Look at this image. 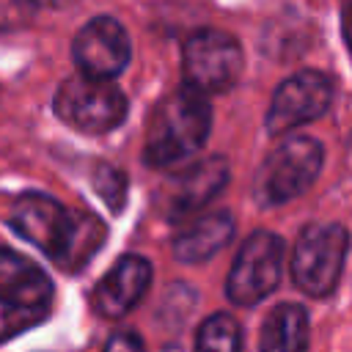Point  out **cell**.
I'll list each match as a JSON object with an SVG mask.
<instances>
[{
	"label": "cell",
	"instance_id": "2",
	"mask_svg": "<svg viewBox=\"0 0 352 352\" xmlns=\"http://www.w3.org/2000/svg\"><path fill=\"white\" fill-rule=\"evenodd\" d=\"M212 107L204 94L182 85L165 96L148 121L143 160L151 168H168L192 157L209 138Z\"/></svg>",
	"mask_w": 352,
	"mask_h": 352
},
{
	"label": "cell",
	"instance_id": "9",
	"mask_svg": "<svg viewBox=\"0 0 352 352\" xmlns=\"http://www.w3.org/2000/svg\"><path fill=\"white\" fill-rule=\"evenodd\" d=\"M333 99V82L327 74L305 69L283 80L272 102L267 107V132L270 135H286L302 124H311L314 118L324 116Z\"/></svg>",
	"mask_w": 352,
	"mask_h": 352
},
{
	"label": "cell",
	"instance_id": "7",
	"mask_svg": "<svg viewBox=\"0 0 352 352\" xmlns=\"http://www.w3.org/2000/svg\"><path fill=\"white\" fill-rule=\"evenodd\" d=\"M245 55L236 38L223 30H198L184 41V85L198 94H223L242 77Z\"/></svg>",
	"mask_w": 352,
	"mask_h": 352
},
{
	"label": "cell",
	"instance_id": "3",
	"mask_svg": "<svg viewBox=\"0 0 352 352\" xmlns=\"http://www.w3.org/2000/svg\"><path fill=\"white\" fill-rule=\"evenodd\" d=\"M52 280L11 248H0V344L41 324L52 311Z\"/></svg>",
	"mask_w": 352,
	"mask_h": 352
},
{
	"label": "cell",
	"instance_id": "8",
	"mask_svg": "<svg viewBox=\"0 0 352 352\" xmlns=\"http://www.w3.org/2000/svg\"><path fill=\"white\" fill-rule=\"evenodd\" d=\"M283 270V239L272 231L250 234L226 278V297L236 305L261 302L278 283Z\"/></svg>",
	"mask_w": 352,
	"mask_h": 352
},
{
	"label": "cell",
	"instance_id": "20",
	"mask_svg": "<svg viewBox=\"0 0 352 352\" xmlns=\"http://www.w3.org/2000/svg\"><path fill=\"white\" fill-rule=\"evenodd\" d=\"M162 352H182V349H179V346H176V344H170V346H165V349H162Z\"/></svg>",
	"mask_w": 352,
	"mask_h": 352
},
{
	"label": "cell",
	"instance_id": "13",
	"mask_svg": "<svg viewBox=\"0 0 352 352\" xmlns=\"http://www.w3.org/2000/svg\"><path fill=\"white\" fill-rule=\"evenodd\" d=\"M231 236H234V217L223 209L206 212L198 220H192L184 231L176 234L173 256L187 264H201L212 258L217 250H223Z\"/></svg>",
	"mask_w": 352,
	"mask_h": 352
},
{
	"label": "cell",
	"instance_id": "16",
	"mask_svg": "<svg viewBox=\"0 0 352 352\" xmlns=\"http://www.w3.org/2000/svg\"><path fill=\"white\" fill-rule=\"evenodd\" d=\"M94 190L110 206V212H121L126 204V173L113 165H99L94 170Z\"/></svg>",
	"mask_w": 352,
	"mask_h": 352
},
{
	"label": "cell",
	"instance_id": "19",
	"mask_svg": "<svg viewBox=\"0 0 352 352\" xmlns=\"http://www.w3.org/2000/svg\"><path fill=\"white\" fill-rule=\"evenodd\" d=\"M33 3H38V6H44V8H60V6H66V3H72V0H33Z\"/></svg>",
	"mask_w": 352,
	"mask_h": 352
},
{
	"label": "cell",
	"instance_id": "5",
	"mask_svg": "<svg viewBox=\"0 0 352 352\" xmlns=\"http://www.w3.org/2000/svg\"><path fill=\"white\" fill-rule=\"evenodd\" d=\"M349 234L338 223L308 226L292 250V280L311 297H327L341 280Z\"/></svg>",
	"mask_w": 352,
	"mask_h": 352
},
{
	"label": "cell",
	"instance_id": "11",
	"mask_svg": "<svg viewBox=\"0 0 352 352\" xmlns=\"http://www.w3.org/2000/svg\"><path fill=\"white\" fill-rule=\"evenodd\" d=\"M228 176H231V170H228L226 157H209V160H201V162L179 170L160 190L165 217L179 220V217H187V214L209 206L228 184Z\"/></svg>",
	"mask_w": 352,
	"mask_h": 352
},
{
	"label": "cell",
	"instance_id": "4",
	"mask_svg": "<svg viewBox=\"0 0 352 352\" xmlns=\"http://www.w3.org/2000/svg\"><path fill=\"white\" fill-rule=\"evenodd\" d=\"M52 107L63 124L85 135L110 132L126 118V96L121 88L113 80H96L85 74L63 80Z\"/></svg>",
	"mask_w": 352,
	"mask_h": 352
},
{
	"label": "cell",
	"instance_id": "6",
	"mask_svg": "<svg viewBox=\"0 0 352 352\" xmlns=\"http://www.w3.org/2000/svg\"><path fill=\"white\" fill-rule=\"evenodd\" d=\"M324 148L314 138H289L261 165L256 176V195L267 206L286 204L302 195L322 170Z\"/></svg>",
	"mask_w": 352,
	"mask_h": 352
},
{
	"label": "cell",
	"instance_id": "14",
	"mask_svg": "<svg viewBox=\"0 0 352 352\" xmlns=\"http://www.w3.org/2000/svg\"><path fill=\"white\" fill-rule=\"evenodd\" d=\"M261 352H308V311L297 302L275 305L261 324Z\"/></svg>",
	"mask_w": 352,
	"mask_h": 352
},
{
	"label": "cell",
	"instance_id": "10",
	"mask_svg": "<svg viewBox=\"0 0 352 352\" xmlns=\"http://www.w3.org/2000/svg\"><path fill=\"white\" fill-rule=\"evenodd\" d=\"M129 55H132L129 36L124 25L113 16H94L77 30L72 41V58L80 74L96 80L118 77L126 69Z\"/></svg>",
	"mask_w": 352,
	"mask_h": 352
},
{
	"label": "cell",
	"instance_id": "1",
	"mask_svg": "<svg viewBox=\"0 0 352 352\" xmlns=\"http://www.w3.org/2000/svg\"><path fill=\"white\" fill-rule=\"evenodd\" d=\"M14 231L63 270H80L104 242V223L85 209L69 212L44 192H22L8 214Z\"/></svg>",
	"mask_w": 352,
	"mask_h": 352
},
{
	"label": "cell",
	"instance_id": "12",
	"mask_svg": "<svg viewBox=\"0 0 352 352\" xmlns=\"http://www.w3.org/2000/svg\"><path fill=\"white\" fill-rule=\"evenodd\" d=\"M148 283H151V264L143 256L129 253L118 258L96 286V294H94L96 311L104 319H121L143 300V294L148 292Z\"/></svg>",
	"mask_w": 352,
	"mask_h": 352
},
{
	"label": "cell",
	"instance_id": "15",
	"mask_svg": "<svg viewBox=\"0 0 352 352\" xmlns=\"http://www.w3.org/2000/svg\"><path fill=\"white\" fill-rule=\"evenodd\" d=\"M242 349V327L231 314H212L204 319L195 336V352H239Z\"/></svg>",
	"mask_w": 352,
	"mask_h": 352
},
{
	"label": "cell",
	"instance_id": "18",
	"mask_svg": "<svg viewBox=\"0 0 352 352\" xmlns=\"http://www.w3.org/2000/svg\"><path fill=\"white\" fill-rule=\"evenodd\" d=\"M341 30H344L346 50L352 55V0H344V6H341Z\"/></svg>",
	"mask_w": 352,
	"mask_h": 352
},
{
	"label": "cell",
	"instance_id": "17",
	"mask_svg": "<svg viewBox=\"0 0 352 352\" xmlns=\"http://www.w3.org/2000/svg\"><path fill=\"white\" fill-rule=\"evenodd\" d=\"M102 352H143V338L135 330L121 327V330L110 333V338H107Z\"/></svg>",
	"mask_w": 352,
	"mask_h": 352
}]
</instances>
